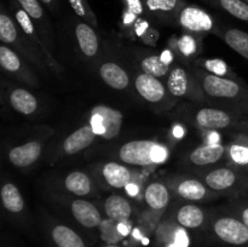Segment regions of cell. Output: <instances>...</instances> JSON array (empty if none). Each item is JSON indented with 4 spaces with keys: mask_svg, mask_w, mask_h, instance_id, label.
Here are the masks:
<instances>
[{
    "mask_svg": "<svg viewBox=\"0 0 248 247\" xmlns=\"http://www.w3.org/2000/svg\"><path fill=\"white\" fill-rule=\"evenodd\" d=\"M169 156L166 147L153 140H131L120 148L119 157L121 161L135 166H148L161 164Z\"/></svg>",
    "mask_w": 248,
    "mask_h": 247,
    "instance_id": "cell-1",
    "label": "cell"
},
{
    "mask_svg": "<svg viewBox=\"0 0 248 247\" xmlns=\"http://www.w3.org/2000/svg\"><path fill=\"white\" fill-rule=\"evenodd\" d=\"M123 119L121 111L107 106H97L91 111L90 125L97 136L104 139H113L120 133Z\"/></svg>",
    "mask_w": 248,
    "mask_h": 247,
    "instance_id": "cell-2",
    "label": "cell"
},
{
    "mask_svg": "<svg viewBox=\"0 0 248 247\" xmlns=\"http://www.w3.org/2000/svg\"><path fill=\"white\" fill-rule=\"evenodd\" d=\"M215 232L222 241L241 246L248 244V228L242 220L232 217H223L216 220Z\"/></svg>",
    "mask_w": 248,
    "mask_h": 247,
    "instance_id": "cell-3",
    "label": "cell"
},
{
    "mask_svg": "<svg viewBox=\"0 0 248 247\" xmlns=\"http://www.w3.org/2000/svg\"><path fill=\"white\" fill-rule=\"evenodd\" d=\"M179 23L193 31H208L215 26L211 15L198 6L183 7L179 12Z\"/></svg>",
    "mask_w": 248,
    "mask_h": 247,
    "instance_id": "cell-4",
    "label": "cell"
},
{
    "mask_svg": "<svg viewBox=\"0 0 248 247\" xmlns=\"http://www.w3.org/2000/svg\"><path fill=\"white\" fill-rule=\"evenodd\" d=\"M203 89L207 94L218 98H234L241 92V87L237 82L215 74L206 75L203 79Z\"/></svg>",
    "mask_w": 248,
    "mask_h": 247,
    "instance_id": "cell-5",
    "label": "cell"
},
{
    "mask_svg": "<svg viewBox=\"0 0 248 247\" xmlns=\"http://www.w3.org/2000/svg\"><path fill=\"white\" fill-rule=\"evenodd\" d=\"M72 213L78 223L85 228H96L99 227L102 223V217L99 211L90 201L77 199L72 203Z\"/></svg>",
    "mask_w": 248,
    "mask_h": 247,
    "instance_id": "cell-6",
    "label": "cell"
},
{
    "mask_svg": "<svg viewBox=\"0 0 248 247\" xmlns=\"http://www.w3.org/2000/svg\"><path fill=\"white\" fill-rule=\"evenodd\" d=\"M136 89L143 98L152 103H157L165 97V86L162 82L157 77L145 73L138 75L136 79Z\"/></svg>",
    "mask_w": 248,
    "mask_h": 247,
    "instance_id": "cell-7",
    "label": "cell"
},
{
    "mask_svg": "<svg viewBox=\"0 0 248 247\" xmlns=\"http://www.w3.org/2000/svg\"><path fill=\"white\" fill-rule=\"evenodd\" d=\"M96 133L92 130L91 125H85L68 136L63 142V150L65 154L74 155L86 149L93 143Z\"/></svg>",
    "mask_w": 248,
    "mask_h": 247,
    "instance_id": "cell-8",
    "label": "cell"
},
{
    "mask_svg": "<svg viewBox=\"0 0 248 247\" xmlns=\"http://www.w3.org/2000/svg\"><path fill=\"white\" fill-rule=\"evenodd\" d=\"M41 154V145L36 140L12 148L9 152V159L15 166L27 167L34 164Z\"/></svg>",
    "mask_w": 248,
    "mask_h": 247,
    "instance_id": "cell-9",
    "label": "cell"
},
{
    "mask_svg": "<svg viewBox=\"0 0 248 247\" xmlns=\"http://www.w3.org/2000/svg\"><path fill=\"white\" fill-rule=\"evenodd\" d=\"M196 123L207 130H220L232 124V118L224 110L215 108H203L196 114Z\"/></svg>",
    "mask_w": 248,
    "mask_h": 247,
    "instance_id": "cell-10",
    "label": "cell"
},
{
    "mask_svg": "<svg viewBox=\"0 0 248 247\" xmlns=\"http://www.w3.org/2000/svg\"><path fill=\"white\" fill-rule=\"evenodd\" d=\"M104 211L107 217L118 223H125L132 215V207L127 199L121 195H110L104 202Z\"/></svg>",
    "mask_w": 248,
    "mask_h": 247,
    "instance_id": "cell-11",
    "label": "cell"
},
{
    "mask_svg": "<svg viewBox=\"0 0 248 247\" xmlns=\"http://www.w3.org/2000/svg\"><path fill=\"white\" fill-rule=\"evenodd\" d=\"M99 75L108 86L115 90H125L130 84L128 75L120 65L113 62L103 63L99 68Z\"/></svg>",
    "mask_w": 248,
    "mask_h": 247,
    "instance_id": "cell-12",
    "label": "cell"
},
{
    "mask_svg": "<svg viewBox=\"0 0 248 247\" xmlns=\"http://www.w3.org/2000/svg\"><path fill=\"white\" fill-rule=\"evenodd\" d=\"M224 147L219 143H208L193 150L190 154L191 164L198 166L216 164L224 155Z\"/></svg>",
    "mask_w": 248,
    "mask_h": 247,
    "instance_id": "cell-13",
    "label": "cell"
},
{
    "mask_svg": "<svg viewBox=\"0 0 248 247\" xmlns=\"http://www.w3.org/2000/svg\"><path fill=\"white\" fill-rule=\"evenodd\" d=\"M75 35L79 43L80 50L85 56L92 57L98 51V38L92 27L89 23L80 22L75 27Z\"/></svg>",
    "mask_w": 248,
    "mask_h": 247,
    "instance_id": "cell-14",
    "label": "cell"
},
{
    "mask_svg": "<svg viewBox=\"0 0 248 247\" xmlns=\"http://www.w3.org/2000/svg\"><path fill=\"white\" fill-rule=\"evenodd\" d=\"M102 173L107 183L113 188H126L131 183L130 170L118 162H108L104 165Z\"/></svg>",
    "mask_w": 248,
    "mask_h": 247,
    "instance_id": "cell-15",
    "label": "cell"
},
{
    "mask_svg": "<svg viewBox=\"0 0 248 247\" xmlns=\"http://www.w3.org/2000/svg\"><path fill=\"white\" fill-rule=\"evenodd\" d=\"M236 173L230 169H217L206 176L205 183L212 190H227L236 183Z\"/></svg>",
    "mask_w": 248,
    "mask_h": 247,
    "instance_id": "cell-16",
    "label": "cell"
},
{
    "mask_svg": "<svg viewBox=\"0 0 248 247\" xmlns=\"http://www.w3.org/2000/svg\"><path fill=\"white\" fill-rule=\"evenodd\" d=\"M10 103L18 113L29 115L38 108V101L29 91L24 89H16L10 94Z\"/></svg>",
    "mask_w": 248,
    "mask_h": 247,
    "instance_id": "cell-17",
    "label": "cell"
},
{
    "mask_svg": "<svg viewBox=\"0 0 248 247\" xmlns=\"http://www.w3.org/2000/svg\"><path fill=\"white\" fill-rule=\"evenodd\" d=\"M144 198L150 208H153V210H162V208L169 205L170 194L164 184L155 182V183L149 184L147 186Z\"/></svg>",
    "mask_w": 248,
    "mask_h": 247,
    "instance_id": "cell-18",
    "label": "cell"
},
{
    "mask_svg": "<svg viewBox=\"0 0 248 247\" xmlns=\"http://www.w3.org/2000/svg\"><path fill=\"white\" fill-rule=\"evenodd\" d=\"M177 220L179 224L188 229L199 228L205 220V215L200 207L195 205H184L177 213Z\"/></svg>",
    "mask_w": 248,
    "mask_h": 247,
    "instance_id": "cell-19",
    "label": "cell"
},
{
    "mask_svg": "<svg viewBox=\"0 0 248 247\" xmlns=\"http://www.w3.org/2000/svg\"><path fill=\"white\" fill-rule=\"evenodd\" d=\"M52 239L58 247H85L81 237L67 225H56L52 229Z\"/></svg>",
    "mask_w": 248,
    "mask_h": 247,
    "instance_id": "cell-20",
    "label": "cell"
},
{
    "mask_svg": "<svg viewBox=\"0 0 248 247\" xmlns=\"http://www.w3.org/2000/svg\"><path fill=\"white\" fill-rule=\"evenodd\" d=\"M1 200L4 207L10 212L18 213L24 207L23 196L19 189L12 183L4 184L1 188Z\"/></svg>",
    "mask_w": 248,
    "mask_h": 247,
    "instance_id": "cell-21",
    "label": "cell"
},
{
    "mask_svg": "<svg viewBox=\"0 0 248 247\" xmlns=\"http://www.w3.org/2000/svg\"><path fill=\"white\" fill-rule=\"evenodd\" d=\"M65 188L68 191L78 196H84L91 191V181L86 173L81 171H74L65 177Z\"/></svg>",
    "mask_w": 248,
    "mask_h": 247,
    "instance_id": "cell-22",
    "label": "cell"
},
{
    "mask_svg": "<svg viewBox=\"0 0 248 247\" xmlns=\"http://www.w3.org/2000/svg\"><path fill=\"white\" fill-rule=\"evenodd\" d=\"M177 193L186 200L199 201L206 196V186L198 179H186L181 182L177 188Z\"/></svg>",
    "mask_w": 248,
    "mask_h": 247,
    "instance_id": "cell-23",
    "label": "cell"
},
{
    "mask_svg": "<svg viewBox=\"0 0 248 247\" xmlns=\"http://www.w3.org/2000/svg\"><path fill=\"white\" fill-rule=\"evenodd\" d=\"M224 40L235 52L248 61V33L241 29H229L225 33Z\"/></svg>",
    "mask_w": 248,
    "mask_h": 247,
    "instance_id": "cell-24",
    "label": "cell"
},
{
    "mask_svg": "<svg viewBox=\"0 0 248 247\" xmlns=\"http://www.w3.org/2000/svg\"><path fill=\"white\" fill-rule=\"evenodd\" d=\"M99 230H101L102 240L108 245H116L126 235L125 232L121 230V223L115 222L110 218L102 220L99 224Z\"/></svg>",
    "mask_w": 248,
    "mask_h": 247,
    "instance_id": "cell-25",
    "label": "cell"
},
{
    "mask_svg": "<svg viewBox=\"0 0 248 247\" xmlns=\"http://www.w3.org/2000/svg\"><path fill=\"white\" fill-rule=\"evenodd\" d=\"M167 87H169L171 94L176 97H182L186 93L188 90V74L183 68H174L170 74L167 80Z\"/></svg>",
    "mask_w": 248,
    "mask_h": 247,
    "instance_id": "cell-26",
    "label": "cell"
},
{
    "mask_svg": "<svg viewBox=\"0 0 248 247\" xmlns=\"http://www.w3.org/2000/svg\"><path fill=\"white\" fill-rule=\"evenodd\" d=\"M143 72L145 74L153 75L155 77H161L169 73V63L165 62L161 56H148L140 63Z\"/></svg>",
    "mask_w": 248,
    "mask_h": 247,
    "instance_id": "cell-27",
    "label": "cell"
},
{
    "mask_svg": "<svg viewBox=\"0 0 248 247\" xmlns=\"http://www.w3.org/2000/svg\"><path fill=\"white\" fill-rule=\"evenodd\" d=\"M219 4L232 16L248 22V4L245 0H219Z\"/></svg>",
    "mask_w": 248,
    "mask_h": 247,
    "instance_id": "cell-28",
    "label": "cell"
},
{
    "mask_svg": "<svg viewBox=\"0 0 248 247\" xmlns=\"http://www.w3.org/2000/svg\"><path fill=\"white\" fill-rule=\"evenodd\" d=\"M17 39V29L14 21L5 12L0 14V40L5 44H12Z\"/></svg>",
    "mask_w": 248,
    "mask_h": 247,
    "instance_id": "cell-29",
    "label": "cell"
},
{
    "mask_svg": "<svg viewBox=\"0 0 248 247\" xmlns=\"http://www.w3.org/2000/svg\"><path fill=\"white\" fill-rule=\"evenodd\" d=\"M150 12L154 14H170L178 7L179 0H142Z\"/></svg>",
    "mask_w": 248,
    "mask_h": 247,
    "instance_id": "cell-30",
    "label": "cell"
},
{
    "mask_svg": "<svg viewBox=\"0 0 248 247\" xmlns=\"http://www.w3.org/2000/svg\"><path fill=\"white\" fill-rule=\"evenodd\" d=\"M0 64L7 72L15 73L21 68V61L14 51L10 50L6 46H1L0 47Z\"/></svg>",
    "mask_w": 248,
    "mask_h": 247,
    "instance_id": "cell-31",
    "label": "cell"
},
{
    "mask_svg": "<svg viewBox=\"0 0 248 247\" xmlns=\"http://www.w3.org/2000/svg\"><path fill=\"white\" fill-rule=\"evenodd\" d=\"M68 1H69L70 6L74 10L77 16H79L80 18L91 21L92 23H96V19H94L91 9H90V5L87 2V0H68Z\"/></svg>",
    "mask_w": 248,
    "mask_h": 247,
    "instance_id": "cell-32",
    "label": "cell"
},
{
    "mask_svg": "<svg viewBox=\"0 0 248 247\" xmlns=\"http://www.w3.org/2000/svg\"><path fill=\"white\" fill-rule=\"evenodd\" d=\"M17 4L23 9L33 19H41L44 16V10L39 0H16Z\"/></svg>",
    "mask_w": 248,
    "mask_h": 247,
    "instance_id": "cell-33",
    "label": "cell"
},
{
    "mask_svg": "<svg viewBox=\"0 0 248 247\" xmlns=\"http://www.w3.org/2000/svg\"><path fill=\"white\" fill-rule=\"evenodd\" d=\"M230 157L237 165H248V144H232L229 149Z\"/></svg>",
    "mask_w": 248,
    "mask_h": 247,
    "instance_id": "cell-34",
    "label": "cell"
},
{
    "mask_svg": "<svg viewBox=\"0 0 248 247\" xmlns=\"http://www.w3.org/2000/svg\"><path fill=\"white\" fill-rule=\"evenodd\" d=\"M15 17H16V21L18 22L19 27L23 29L24 33L27 35H33L34 34V24H33V18L24 11L23 9H17L15 12Z\"/></svg>",
    "mask_w": 248,
    "mask_h": 247,
    "instance_id": "cell-35",
    "label": "cell"
},
{
    "mask_svg": "<svg viewBox=\"0 0 248 247\" xmlns=\"http://www.w3.org/2000/svg\"><path fill=\"white\" fill-rule=\"evenodd\" d=\"M178 46L181 48L182 52L186 56H190L195 52L196 50V44L191 36L189 35H183L178 41Z\"/></svg>",
    "mask_w": 248,
    "mask_h": 247,
    "instance_id": "cell-36",
    "label": "cell"
},
{
    "mask_svg": "<svg viewBox=\"0 0 248 247\" xmlns=\"http://www.w3.org/2000/svg\"><path fill=\"white\" fill-rule=\"evenodd\" d=\"M205 67L215 75H224L227 73V64L222 60H208L205 62Z\"/></svg>",
    "mask_w": 248,
    "mask_h": 247,
    "instance_id": "cell-37",
    "label": "cell"
},
{
    "mask_svg": "<svg viewBox=\"0 0 248 247\" xmlns=\"http://www.w3.org/2000/svg\"><path fill=\"white\" fill-rule=\"evenodd\" d=\"M124 2L127 7V11L132 12L136 16L142 15L144 11V5H143L142 0H124Z\"/></svg>",
    "mask_w": 248,
    "mask_h": 247,
    "instance_id": "cell-38",
    "label": "cell"
},
{
    "mask_svg": "<svg viewBox=\"0 0 248 247\" xmlns=\"http://www.w3.org/2000/svg\"><path fill=\"white\" fill-rule=\"evenodd\" d=\"M241 220L247 225L248 228V207H245L241 212Z\"/></svg>",
    "mask_w": 248,
    "mask_h": 247,
    "instance_id": "cell-39",
    "label": "cell"
},
{
    "mask_svg": "<svg viewBox=\"0 0 248 247\" xmlns=\"http://www.w3.org/2000/svg\"><path fill=\"white\" fill-rule=\"evenodd\" d=\"M40 1L43 2V4L47 5V6H51V5L53 4V1H55V0H40Z\"/></svg>",
    "mask_w": 248,
    "mask_h": 247,
    "instance_id": "cell-40",
    "label": "cell"
},
{
    "mask_svg": "<svg viewBox=\"0 0 248 247\" xmlns=\"http://www.w3.org/2000/svg\"><path fill=\"white\" fill-rule=\"evenodd\" d=\"M106 247H120V246H118V245H107Z\"/></svg>",
    "mask_w": 248,
    "mask_h": 247,
    "instance_id": "cell-41",
    "label": "cell"
},
{
    "mask_svg": "<svg viewBox=\"0 0 248 247\" xmlns=\"http://www.w3.org/2000/svg\"><path fill=\"white\" fill-rule=\"evenodd\" d=\"M245 1H246V2H247V4H248V0H245Z\"/></svg>",
    "mask_w": 248,
    "mask_h": 247,
    "instance_id": "cell-42",
    "label": "cell"
}]
</instances>
